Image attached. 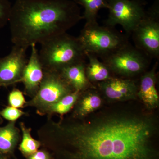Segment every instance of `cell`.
<instances>
[{"mask_svg":"<svg viewBox=\"0 0 159 159\" xmlns=\"http://www.w3.org/2000/svg\"><path fill=\"white\" fill-rule=\"evenodd\" d=\"M56 127L74 148V159H157L152 145L157 127L150 116L111 114Z\"/></svg>","mask_w":159,"mask_h":159,"instance_id":"cell-1","label":"cell"},{"mask_svg":"<svg viewBox=\"0 0 159 159\" xmlns=\"http://www.w3.org/2000/svg\"><path fill=\"white\" fill-rule=\"evenodd\" d=\"M82 19L73 0H16L9 21L11 41L28 49L66 33Z\"/></svg>","mask_w":159,"mask_h":159,"instance_id":"cell-2","label":"cell"},{"mask_svg":"<svg viewBox=\"0 0 159 159\" xmlns=\"http://www.w3.org/2000/svg\"><path fill=\"white\" fill-rule=\"evenodd\" d=\"M39 51L44 71H57L68 66L85 61L86 56L78 37L67 32L41 44Z\"/></svg>","mask_w":159,"mask_h":159,"instance_id":"cell-3","label":"cell"},{"mask_svg":"<svg viewBox=\"0 0 159 159\" xmlns=\"http://www.w3.org/2000/svg\"><path fill=\"white\" fill-rule=\"evenodd\" d=\"M77 37L85 53L94 54L99 59L129 42L127 35L113 27L100 26L97 21L85 23Z\"/></svg>","mask_w":159,"mask_h":159,"instance_id":"cell-4","label":"cell"},{"mask_svg":"<svg viewBox=\"0 0 159 159\" xmlns=\"http://www.w3.org/2000/svg\"><path fill=\"white\" fill-rule=\"evenodd\" d=\"M100 59L114 77L134 79L148 70L152 59L129 42Z\"/></svg>","mask_w":159,"mask_h":159,"instance_id":"cell-5","label":"cell"},{"mask_svg":"<svg viewBox=\"0 0 159 159\" xmlns=\"http://www.w3.org/2000/svg\"><path fill=\"white\" fill-rule=\"evenodd\" d=\"M135 47L151 59L159 57V0L147 10L131 35Z\"/></svg>","mask_w":159,"mask_h":159,"instance_id":"cell-6","label":"cell"},{"mask_svg":"<svg viewBox=\"0 0 159 159\" xmlns=\"http://www.w3.org/2000/svg\"><path fill=\"white\" fill-rule=\"evenodd\" d=\"M109 14L105 25L115 28L121 26L127 35H130L145 16V0H107Z\"/></svg>","mask_w":159,"mask_h":159,"instance_id":"cell-7","label":"cell"},{"mask_svg":"<svg viewBox=\"0 0 159 159\" xmlns=\"http://www.w3.org/2000/svg\"><path fill=\"white\" fill-rule=\"evenodd\" d=\"M74 91L59 72L44 71L43 79L38 90L29 104L47 110L51 105Z\"/></svg>","mask_w":159,"mask_h":159,"instance_id":"cell-8","label":"cell"},{"mask_svg":"<svg viewBox=\"0 0 159 159\" xmlns=\"http://www.w3.org/2000/svg\"><path fill=\"white\" fill-rule=\"evenodd\" d=\"M27 50L13 45L8 55L0 58V87L21 81L23 71L28 61Z\"/></svg>","mask_w":159,"mask_h":159,"instance_id":"cell-9","label":"cell"},{"mask_svg":"<svg viewBox=\"0 0 159 159\" xmlns=\"http://www.w3.org/2000/svg\"><path fill=\"white\" fill-rule=\"evenodd\" d=\"M138 83L134 79L113 77L98 84L96 87L107 99L123 100L137 97Z\"/></svg>","mask_w":159,"mask_h":159,"instance_id":"cell-10","label":"cell"},{"mask_svg":"<svg viewBox=\"0 0 159 159\" xmlns=\"http://www.w3.org/2000/svg\"><path fill=\"white\" fill-rule=\"evenodd\" d=\"M36 45L33 44L30 47L31 55L23 71L21 81L24 84L26 93L33 97L38 90L44 76Z\"/></svg>","mask_w":159,"mask_h":159,"instance_id":"cell-11","label":"cell"},{"mask_svg":"<svg viewBox=\"0 0 159 159\" xmlns=\"http://www.w3.org/2000/svg\"><path fill=\"white\" fill-rule=\"evenodd\" d=\"M157 60L150 70H147L140 76L138 83L137 97L149 109L156 108L159 106V97L156 88Z\"/></svg>","mask_w":159,"mask_h":159,"instance_id":"cell-12","label":"cell"},{"mask_svg":"<svg viewBox=\"0 0 159 159\" xmlns=\"http://www.w3.org/2000/svg\"><path fill=\"white\" fill-rule=\"evenodd\" d=\"M86 61L74 64L59 71L64 79L74 91L82 92L95 86L89 81L85 73Z\"/></svg>","mask_w":159,"mask_h":159,"instance_id":"cell-13","label":"cell"},{"mask_svg":"<svg viewBox=\"0 0 159 159\" xmlns=\"http://www.w3.org/2000/svg\"><path fill=\"white\" fill-rule=\"evenodd\" d=\"M85 54L88 60L85 64L86 75L93 85L94 84L97 85L115 77L107 66L98 57L90 53H85Z\"/></svg>","mask_w":159,"mask_h":159,"instance_id":"cell-14","label":"cell"},{"mask_svg":"<svg viewBox=\"0 0 159 159\" xmlns=\"http://www.w3.org/2000/svg\"><path fill=\"white\" fill-rule=\"evenodd\" d=\"M96 89V87L94 86L84 91L85 93L76 110V114L78 116H86L101 106L102 99L98 92V89L97 90Z\"/></svg>","mask_w":159,"mask_h":159,"instance_id":"cell-15","label":"cell"},{"mask_svg":"<svg viewBox=\"0 0 159 159\" xmlns=\"http://www.w3.org/2000/svg\"><path fill=\"white\" fill-rule=\"evenodd\" d=\"M19 135L14 122L0 127V152L5 155L11 152L18 142Z\"/></svg>","mask_w":159,"mask_h":159,"instance_id":"cell-16","label":"cell"},{"mask_svg":"<svg viewBox=\"0 0 159 159\" xmlns=\"http://www.w3.org/2000/svg\"><path fill=\"white\" fill-rule=\"evenodd\" d=\"M77 5H80L84 8L82 15L83 19L85 20V23L97 22V15L99 10L108 8L107 0H73Z\"/></svg>","mask_w":159,"mask_h":159,"instance_id":"cell-17","label":"cell"},{"mask_svg":"<svg viewBox=\"0 0 159 159\" xmlns=\"http://www.w3.org/2000/svg\"><path fill=\"white\" fill-rule=\"evenodd\" d=\"M81 93V92L78 91H73L51 105L47 110L61 115L66 113L70 110Z\"/></svg>","mask_w":159,"mask_h":159,"instance_id":"cell-18","label":"cell"},{"mask_svg":"<svg viewBox=\"0 0 159 159\" xmlns=\"http://www.w3.org/2000/svg\"><path fill=\"white\" fill-rule=\"evenodd\" d=\"M20 128L22 132V141L20 145V149L24 155L29 156L38 151L40 146L38 141L31 136L30 129L26 127L24 123H20Z\"/></svg>","mask_w":159,"mask_h":159,"instance_id":"cell-19","label":"cell"},{"mask_svg":"<svg viewBox=\"0 0 159 159\" xmlns=\"http://www.w3.org/2000/svg\"><path fill=\"white\" fill-rule=\"evenodd\" d=\"M11 7L9 0H0V30L9 23Z\"/></svg>","mask_w":159,"mask_h":159,"instance_id":"cell-20","label":"cell"},{"mask_svg":"<svg viewBox=\"0 0 159 159\" xmlns=\"http://www.w3.org/2000/svg\"><path fill=\"white\" fill-rule=\"evenodd\" d=\"M8 101L10 106L15 108H20L25 104L26 101L22 92L15 89L9 93Z\"/></svg>","mask_w":159,"mask_h":159,"instance_id":"cell-21","label":"cell"},{"mask_svg":"<svg viewBox=\"0 0 159 159\" xmlns=\"http://www.w3.org/2000/svg\"><path fill=\"white\" fill-rule=\"evenodd\" d=\"M22 111L12 107H8L0 112V115L6 120L14 122L24 115Z\"/></svg>","mask_w":159,"mask_h":159,"instance_id":"cell-22","label":"cell"},{"mask_svg":"<svg viewBox=\"0 0 159 159\" xmlns=\"http://www.w3.org/2000/svg\"><path fill=\"white\" fill-rule=\"evenodd\" d=\"M29 159H50L48 153L44 151H37L29 156Z\"/></svg>","mask_w":159,"mask_h":159,"instance_id":"cell-23","label":"cell"},{"mask_svg":"<svg viewBox=\"0 0 159 159\" xmlns=\"http://www.w3.org/2000/svg\"><path fill=\"white\" fill-rule=\"evenodd\" d=\"M0 159H7V158L5 155L3 154L0 152Z\"/></svg>","mask_w":159,"mask_h":159,"instance_id":"cell-24","label":"cell"}]
</instances>
